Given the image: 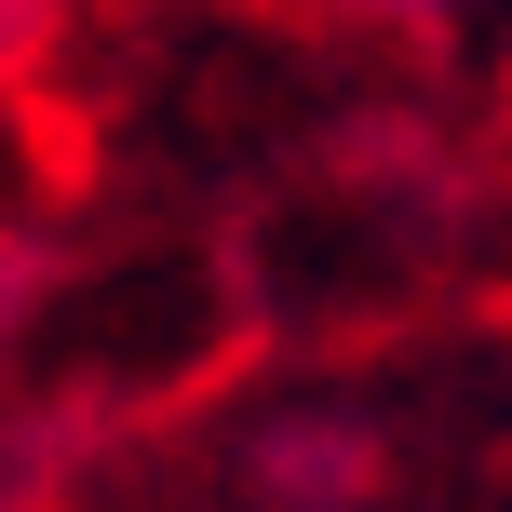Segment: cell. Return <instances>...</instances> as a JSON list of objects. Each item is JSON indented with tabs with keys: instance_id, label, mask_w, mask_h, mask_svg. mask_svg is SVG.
I'll return each mask as SVG.
<instances>
[{
	"instance_id": "6da1fadb",
	"label": "cell",
	"mask_w": 512,
	"mask_h": 512,
	"mask_svg": "<svg viewBox=\"0 0 512 512\" xmlns=\"http://www.w3.org/2000/svg\"><path fill=\"white\" fill-rule=\"evenodd\" d=\"M256 486L297 499V512H364L378 499V432H351V418H270L256 432Z\"/></svg>"
},
{
	"instance_id": "7a4b0ae2",
	"label": "cell",
	"mask_w": 512,
	"mask_h": 512,
	"mask_svg": "<svg viewBox=\"0 0 512 512\" xmlns=\"http://www.w3.org/2000/svg\"><path fill=\"white\" fill-rule=\"evenodd\" d=\"M337 14H391V27H432V14H472V0H337Z\"/></svg>"
},
{
	"instance_id": "3957f363",
	"label": "cell",
	"mask_w": 512,
	"mask_h": 512,
	"mask_svg": "<svg viewBox=\"0 0 512 512\" xmlns=\"http://www.w3.org/2000/svg\"><path fill=\"white\" fill-rule=\"evenodd\" d=\"M364 512H378V499H364Z\"/></svg>"
}]
</instances>
